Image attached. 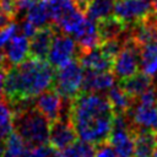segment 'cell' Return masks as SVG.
Segmentation results:
<instances>
[{
  "instance_id": "1",
  "label": "cell",
  "mask_w": 157,
  "mask_h": 157,
  "mask_svg": "<svg viewBox=\"0 0 157 157\" xmlns=\"http://www.w3.org/2000/svg\"><path fill=\"white\" fill-rule=\"evenodd\" d=\"M114 115L108 97L97 92L81 91L70 102L69 117L77 137L92 145H101L108 140Z\"/></svg>"
},
{
  "instance_id": "2",
  "label": "cell",
  "mask_w": 157,
  "mask_h": 157,
  "mask_svg": "<svg viewBox=\"0 0 157 157\" xmlns=\"http://www.w3.org/2000/svg\"><path fill=\"white\" fill-rule=\"evenodd\" d=\"M55 69L48 60L27 56L22 63L7 69L4 82V99L11 109L32 101L52 87Z\"/></svg>"
},
{
  "instance_id": "3",
  "label": "cell",
  "mask_w": 157,
  "mask_h": 157,
  "mask_svg": "<svg viewBox=\"0 0 157 157\" xmlns=\"http://www.w3.org/2000/svg\"><path fill=\"white\" fill-rule=\"evenodd\" d=\"M12 129L28 146L49 144V120L32 104L12 110Z\"/></svg>"
},
{
  "instance_id": "4",
  "label": "cell",
  "mask_w": 157,
  "mask_h": 157,
  "mask_svg": "<svg viewBox=\"0 0 157 157\" xmlns=\"http://www.w3.org/2000/svg\"><path fill=\"white\" fill-rule=\"evenodd\" d=\"M83 70L77 58L67 61L63 66L55 69L52 87L55 88L65 101H72L82 90Z\"/></svg>"
},
{
  "instance_id": "5",
  "label": "cell",
  "mask_w": 157,
  "mask_h": 157,
  "mask_svg": "<svg viewBox=\"0 0 157 157\" xmlns=\"http://www.w3.org/2000/svg\"><path fill=\"white\" fill-rule=\"evenodd\" d=\"M140 67V45L136 44L129 36L113 60V74L115 78L124 80L139 71Z\"/></svg>"
},
{
  "instance_id": "6",
  "label": "cell",
  "mask_w": 157,
  "mask_h": 157,
  "mask_svg": "<svg viewBox=\"0 0 157 157\" xmlns=\"http://www.w3.org/2000/svg\"><path fill=\"white\" fill-rule=\"evenodd\" d=\"M78 52L80 48L75 39L70 34L58 31L53 38L47 60L54 69H56L63 66L67 61L77 58Z\"/></svg>"
},
{
  "instance_id": "7",
  "label": "cell",
  "mask_w": 157,
  "mask_h": 157,
  "mask_svg": "<svg viewBox=\"0 0 157 157\" xmlns=\"http://www.w3.org/2000/svg\"><path fill=\"white\" fill-rule=\"evenodd\" d=\"M33 105L49 120V123H53L60 117L69 114L70 109H63L64 98L53 87H49L40 92L38 96H36Z\"/></svg>"
},
{
  "instance_id": "8",
  "label": "cell",
  "mask_w": 157,
  "mask_h": 157,
  "mask_svg": "<svg viewBox=\"0 0 157 157\" xmlns=\"http://www.w3.org/2000/svg\"><path fill=\"white\" fill-rule=\"evenodd\" d=\"M77 140L76 130L69 114L60 117L49 126V145L56 151H64Z\"/></svg>"
},
{
  "instance_id": "9",
  "label": "cell",
  "mask_w": 157,
  "mask_h": 157,
  "mask_svg": "<svg viewBox=\"0 0 157 157\" xmlns=\"http://www.w3.org/2000/svg\"><path fill=\"white\" fill-rule=\"evenodd\" d=\"M152 11V6L147 0H118L114 4V16L124 23L130 25L140 21Z\"/></svg>"
},
{
  "instance_id": "10",
  "label": "cell",
  "mask_w": 157,
  "mask_h": 157,
  "mask_svg": "<svg viewBox=\"0 0 157 157\" xmlns=\"http://www.w3.org/2000/svg\"><path fill=\"white\" fill-rule=\"evenodd\" d=\"M58 31L59 28L54 23L38 28L36 33L31 37L28 56L40 59V60H47L53 38Z\"/></svg>"
},
{
  "instance_id": "11",
  "label": "cell",
  "mask_w": 157,
  "mask_h": 157,
  "mask_svg": "<svg viewBox=\"0 0 157 157\" xmlns=\"http://www.w3.org/2000/svg\"><path fill=\"white\" fill-rule=\"evenodd\" d=\"M136 129L157 130V102L139 101L131 114Z\"/></svg>"
},
{
  "instance_id": "12",
  "label": "cell",
  "mask_w": 157,
  "mask_h": 157,
  "mask_svg": "<svg viewBox=\"0 0 157 157\" xmlns=\"http://www.w3.org/2000/svg\"><path fill=\"white\" fill-rule=\"evenodd\" d=\"M115 83V76L110 71H92L85 70L82 90L86 92H104L109 91Z\"/></svg>"
},
{
  "instance_id": "13",
  "label": "cell",
  "mask_w": 157,
  "mask_h": 157,
  "mask_svg": "<svg viewBox=\"0 0 157 157\" xmlns=\"http://www.w3.org/2000/svg\"><path fill=\"white\" fill-rule=\"evenodd\" d=\"M77 59L85 70L92 71H110L113 66V60L108 58L99 47L88 49V50H80Z\"/></svg>"
},
{
  "instance_id": "14",
  "label": "cell",
  "mask_w": 157,
  "mask_h": 157,
  "mask_svg": "<svg viewBox=\"0 0 157 157\" xmlns=\"http://www.w3.org/2000/svg\"><path fill=\"white\" fill-rule=\"evenodd\" d=\"M71 37L77 43L80 50H88V49L99 47L101 44L97 25L94 23L93 20L88 18L87 16L85 21L81 23V26L71 34Z\"/></svg>"
},
{
  "instance_id": "15",
  "label": "cell",
  "mask_w": 157,
  "mask_h": 157,
  "mask_svg": "<svg viewBox=\"0 0 157 157\" xmlns=\"http://www.w3.org/2000/svg\"><path fill=\"white\" fill-rule=\"evenodd\" d=\"M29 53V39L25 34H15L5 44V59L10 66L22 63Z\"/></svg>"
},
{
  "instance_id": "16",
  "label": "cell",
  "mask_w": 157,
  "mask_h": 157,
  "mask_svg": "<svg viewBox=\"0 0 157 157\" xmlns=\"http://www.w3.org/2000/svg\"><path fill=\"white\" fill-rule=\"evenodd\" d=\"M157 152V139L155 130H134V155L132 157H153Z\"/></svg>"
},
{
  "instance_id": "17",
  "label": "cell",
  "mask_w": 157,
  "mask_h": 157,
  "mask_svg": "<svg viewBox=\"0 0 157 157\" xmlns=\"http://www.w3.org/2000/svg\"><path fill=\"white\" fill-rule=\"evenodd\" d=\"M119 86L131 97V98H137L141 96L145 91H147L150 87H152V78L150 75L142 72H136L132 76L120 80Z\"/></svg>"
},
{
  "instance_id": "18",
  "label": "cell",
  "mask_w": 157,
  "mask_h": 157,
  "mask_svg": "<svg viewBox=\"0 0 157 157\" xmlns=\"http://www.w3.org/2000/svg\"><path fill=\"white\" fill-rule=\"evenodd\" d=\"M128 25L124 23L121 20H119L117 16H108L97 23L98 28V34L101 38V43L103 40L113 39V38H119L124 34L126 31Z\"/></svg>"
},
{
  "instance_id": "19",
  "label": "cell",
  "mask_w": 157,
  "mask_h": 157,
  "mask_svg": "<svg viewBox=\"0 0 157 157\" xmlns=\"http://www.w3.org/2000/svg\"><path fill=\"white\" fill-rule=\"evenodd\" d=\"M23 18L28 20L37 28L52 25L53 21H52V17H50L48 0H36L33 2V5L28 9V11L26 12Z\"/></svg>"
},
{
  "instance_id": "20",
  "label": "cell",
  "mask_w": 157,
  "mask_h": 157,
  "mask_svg": "<svg viewBox=\"0 0 157 157\" xmlns=\"http://www.w3.org/2000/svg\"><path fill=\"white\" fill-rule=\"evenodd\" d=\"M114 11V0H86L83 12L94 22L112 16Z\"/></svg>"
},
{
  "instance_id": "21",
  "label": "cell",
  "mask_w": 157,
  "mask_h": 157,
  "mask_svg": "<svg viewBox=\"0 0 157 157\" xmlns=\"http://www.w3.org/2000/svg\"><path fill=\"white\" fill-rule=\"evenodd\" d=\"M140 67L151 77L157 74V39L140 47Z\"/></svg>"
},
{
  "instance_id": "22",
  "label": "cell",
  "mask_w": 157,
  "mask_h": 157,
  "mask_svg": "<svg viewBox=\"0 0 157 157\" xmlns=\"http://www.w3.org/2000/svg\"><path fill=\"white\" fill-rule=\"evenodd\" d=\"M108 99L110 102V105L115 114H124L126 113L130 107L132 98L120 87V86H113L108 91Z\"/></svg>"
},
{
  "instance_id": "23",
  "label": "cell",
  "mask_w": 157,
  "mask_h": 157,
  "mask_svg": "<svg viewBox=\"0 0 157 157\" xmlns=\"http://www.w3.org/2000/svg\"><path fill=\"white\" fill-rule=\"evenodd\" d=\"M48 5L50 11V17L54 25H56L67 13H70L76 7H78L74 0H48Z\"/></svg>"
},
{
  "instance_id": "24",
  "label": "cell",
  "mask_w": 157,
  "mask_h": 157,
  "mask_svg": "<svg viewBox=\"0 0 157 157\" xmlns=\"http://www.w3.org/2000/svg\"><path fill=\"white\" fill-rule=\"evenodd\" d=\"M94 146L82 140H76L72 145H70L63 151L64 157H94Z\"/></svg>"
},
{
  "instance_id": "25",
  "label": "cell",
  "mask_w": 157,
  "mask_h": 157,
  "mask_svg": "<svg viewBox=\"0 0 157 157\" xmlns=\"http://www.w3.org/2000/svg\"><path fill=\"white\" fill-rule=\"evenodd\" d=\"M26 142L22 140V137L12 130L5 139H4V151L13 157H21L26 148Z\"/></svg>"
},
{
  "instance_id": "26",
  "label": "cell",
  "mask_w": 157,
  "mask_h": 157,
  "mask_svg": "<svg viewBox=\"0 0 157 157\" xmlns=\"http://www.w3.org/2000/svg\"><path fill=\"white\" fill-rule=\"evenodd\" d=\"M12 109L5 99H0V137L5 139L12 131Z\"/></svg>"
},
{
  "instance_id": "27",
  "label": "cell",
  "mask_w": 157,
  "mask_h": 157,
  "mask_svg": "<svg viewBox=\"0 0 157 157\" xmlns=\"http://www.w3.org/2000/svg\"><path fill=\"white\" fill-rule=\"evenodd\" d=\"M56 150H54L50 145H37V146H26L23 153L21 157H52L53 153Z\"/></svg>"
},
{
  "instance_id": "28",
  "label": "cell",
  "mask_w": 157,
  "mask_h": 157,
  "mask_svg": "<svg viewBox=\"0 0 157 157\" xmlns=\"http://www.w3.org/2000/svg\"><path fill=\"white\" fill-rule=\"evenodd\" d=\"M20 27L17 23H15L13 21L11 23H9L7 26H5L4 28H0V49L2 47H5V44L16 34L18 33Z\"/></svg>"
},
{
  "instance_id": "29",
  "label": "cell",
  "mask_w": 157,
  "mask_h": 157,
  "mask_svg": "<svg viewBox=\"0 0 157 157\" xmlns=\"http://www.w3.org/2000/svg\"><path fill=\"white\" fill-rule=\"evenodd\" d=\"M0 7L12 20L17 17V0H0Z\"/></svg>"
},
{
  "instance_id": "30",
  "label": "cell",
  "mask_w": 157,
  "mask_h": 157,
  "mask_svg": "<svg viewBox=\"0 0 157 157\" xmlns=\"http://www.w3.org/2000/svg\"><path fill=\"white\" fill-rule=\"evenodd\" d=\"M20 27V31L22 32V34H25V36H27L28 38H31L34 33H36V31L38 29L33 23H31L28 20H26V18H23V21L21 22V25L18 26Z\"/></svg>"
},
{
  "instance_id": "31",
  "label": "cell",
  "mask_w": 157,
  "mask_h": 157,
  "mask_svg": "<svg viewBox=\"0 0 157 157\" xmlns=\"http://www.w3.org/2000/svg\"><path fill=\"white\" fill-rule=\"evenodd\" d=\"M94 157H118L117 153L114 152V150L112 147H109L108 145H105L104 142L99 145V147L96 150Z\"/></svg>"
},
{
  "instance_id": "32",
  "label": "cell",
  "mask_w": 157,
  "mask_h": 157,
  "mask_svg": "<svg viewBox=\"0 0 157 157\" xmlns=\"http://www.w3.org/2000/svg\"><path fill=\"white\" fill-rule=\"evenodd\" d=\"M5 70H0V99H4V82H5Z\"/></svg>"
},
{
  "instance_id": "33",
  "label": "cell",
  "mask_w": 157,
  "mask_h": 157,
  "mask_svg": "<svg viewBox=\"0 0 157 157\" xmlns=\"http://www.w3.org/2000/svg\"><path fill=\"white\" fill-rule=\"evenodd\" d=\"M9 67H11V66L7 64V61H6V59H5V54H4V52L0 50V70H5V71H7Z\"/></svg>"
},
{
  "instance_id": "34",
  "label": "cell",
  "mask_w": 157,
  "mask_h": 157,
  "mask_svg": "<svg viewBox=\"0 0 157 157\" xmlns=\"http://www.w3.org/2000/svg\"><path fill=\"white\" fill-rule=\"evenodd\" d=\"M76 4H77V6L83 11V6H85V2H86V0H74Z\"/></svg>"
},
{
  "instance_id": "35",
  "label": "cell",
  "mask_w": 157,
  "mask_h": 157,
  "mask_svg": "<svg viewBox=\"0 0 157 157\" xmlns=\"http://www.w3.org/2000/svg\"><path fill=\"white\" fill-rule=\"evenodd\" d=\"M152 1H153L152 5H151V6H152V11L157 13V0H152Z\"/></svg>"
},
{
  "instance_id": "36",
  "label": "cell",
  "mask_w": 157,
  "mask_h": 157,
  "mask_svg": "<svg viewBox=\"0 0 157 157\" xmlns=\"http://www.w3.org/2000/svg\"><path fill=\"white\" fill-rule=\"evenodd\" d=\"M2 152H4V139L0 137V156L2 155Z\"/></svg>"
},
{
  "instance_id": "37",
  "label": "cell",
  "mask_w": 157,
  "mask_h": 157,
  "mask_svg": "<svg viewBox=\"0 0 157 157\" xmlns=\"http://www.w3.org/2000/svg\"><path fill=\"white\" fill-rule=\"evenodd\" d=\"M52 157H64V155L60 152V151H55L54 153H53V156Z\"/></svg>"
},
{
  "instance_id": "38",
  "label": "cell",
  "mask_w": 157,
  "mask_h": 157,
  "mask_svg": "<svg viewBox=\"0 0 157 157\" xmlns=\"http://www.w3.org/2000/svg\"><path fill=\"white\" fill-rule=\"evenodd\" d=\"M153 157H157V152H156V155H155V156H153Z\"/></svg>"
},
{
  "instance_id": "39",
  "label": "cell",
  "mask_w": 157,
  "mask_h": 157,
  "mask_svg": "<svg viewBox=\"0 0 157 157\" xmlns=\"http://www.w3.org/2000/svg\"><path fill=\"white\" fill-rule=\"evenodd\" d=\"M156 139H157V131H156Z\"/></svg>"
},
{
  "instance_id": "40",
  "label": "cell",
  "mask_w": 157,
  "mask_h": 157,
  "mask_svg": "<svg viewBox=\"0 0 157 157\" xmlns=\"http://www.w3.org/2000/svg\"><path fill=\"white\" fill-rule=\"evenodd\" d=\"M114 1H118V0H114Z\"/></svg>"
}]
</instances>
